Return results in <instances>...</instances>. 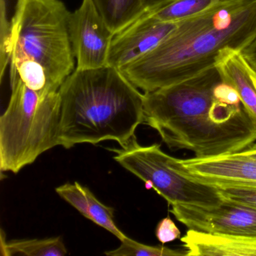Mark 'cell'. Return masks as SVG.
<instances>
[{
  "mask_svg": "<svg viewBox=\"0 0 256 256\" xmlns=\"http://www.w3.org/2000/svg\"><path fill=\"white\" fill-rule=\"evenodd\" d=\"M222 80L215 66L144 92V122L170 149L192 151L196 158L245 150L256 142V119L242 103L229 102L216 94Z\"/></svg>",
  "mask_w": 256,
  "mask_h": 256,
  "instance_id": "obj_1",
  "label": "cell"
},
{
  "mask_svg": "<svg viewBox=\"0 0 256 256\" xmlns=\"http://www.w3.org/2000/svg\"><path fill=\"white\" fill-rule=\"evenodd\" d=\"M256 41V0H232L182 20L160 46L120 71L152 92L214 68L223 52Z\"/></svg>",
  "mask_w": 256,
  "mask_h": 256,
  "instance_id": "obj_2",
  "label": "cell"
},
{
  "mask_svg": "<svg viewBox=\"0 0 256 256\" xmlns=\"http://www.w3.org/2000/svg\"><path fill=\"white\" fill-rule=\"evenodd\" d=\"M59 146L115 140L122 148L144 122V94L118 68L76 70L59 90Z\"/></svg>",
  "mask_w": 256,
  "mask_h": 256,
  "instance_id": "obj_3",
  "label": "cell"
},
{
  "mask_svg": "<svg viewBox=\"0 0 256 256\" xmlns=\"http://www.w3.org/2000/svg\"><path fill=\"white\" fill-rule=\"evenodd\" d=\"M70 13L61 0H17L2 44L10 84L20 79L40 96L59 91L76 68Z\"/></svg>",
  "mask_w": 256,
  "mask_h": 256,
  "instance_id": "obj_4",
  "label": "cell"
},
{
  "mask_svg": "<svg viewBox=\"0 0 256 256\" xmlns=\"http://www.w3.org/2000/svg\"><path fill=\"white\" fill-rule=\"evenodd\" d=\"M0 118V170L18 173L46 151L59 146V91L40 96L20 79Z\"/></svg>",
  "mask_w": 256,
  "mask_h": 256,
  "instance_id": "obj_5",
  "label": "cell"
},
{
  "mask_svg": "<svg viewBox=\"0 0 256 256\" xmlns=\"http://www.w3.org/2000/svg\"><path fill=\"white\" fill-rule=\"evenodd\" d=\"M115 161L146 182L169 205L217 206L223 198L218 188L186 170L180 158L163 152L160 145L142 146L133 137L126 146L115 150Z\"/></svg>",
  "mask_w": 256,
  "mask_h": 256,
  "instance_id": "obj_6",
  "label": "cell"
},
{
  "mask_svg": "<svg viewBox=\"0 0 256 256\" xmlns=\"http://www.w3.org/2000/svg\"><path fill=\"white\" fill-rule=\"evenodd\" d=\"M170 212L188 229L256 239V210L227 199L214 206L174 205Z\"/></svg>",
  "mask_w": 256,
  "mask_h": 256,
  "instance_id": "obj_7",
  "label": "cell"
},
{
  "mask_svg": "<svg viewBox=\"0 0 256 256\" xmlns=\"http://www.w3.org/2000/svg\"><path fill=\"white\" fill-rule=\"evenodd\" d=\"M68 29L76 70H95L108 66L114 34L92 0H83L78 10L70 13Z\"/></svg>",
  "mask_w": 256,
  "mask_h": 256,
  "instance_id": "obj_8",
  "label": "cell"
},
{
  "mask_svg": "<svg viewBox=\"0 0 256 256\" xmlns=\"http://www.w3.org/2000/svg\"><path fill=\"white\" fill-rule=\"evenodd\" d=\"M180 22H162L142 13L114 34L108 65L120 70L154 50L174 32Z\"/></svg>",
  "mask_w": 256,
  "mask_h": 256,
  "instance_id": "obj_9",
  "label": "cell"
},
{
  "mask_svg": "<svg viewBox=\"0 0 256 256\" xmlns=\"http://www.w3.org/2000/svg\"><path fill=\"white\" fill-rule=\"evenodd\" d=\"M192 174L223 182L256 185V160L242 151L208 158L180 160Z\"/></svg>",
  "mask_w": 256,
  "mask_h": 256,
  "instance_id": "obj_10",
  "label": "cell"
},
{
  "mask_svg": "<svg viewBox=\"0 0 256 256\" xmlns=\"http://www.w3.org/2000/svg\"><path fill=\"white\" fill-rule=\"evenodd\" d=\"M187 256H256V239L188 229L180 238Z\"/></svg>",
  "mask_w": 256,
  "mask_h": 256,
  "instance_id": "obj_11",
  "label": "cell"
},
{
  "mask_svg": "<svg viewBox=\"0 0 256 256\" xmlns=\"http://www.w3.org/2000/svg\"><path fill=\"white\" fill-rule=\"evenodd\" d=\"M216 66L223 82L236 90L244 108L256 119V73L247 64L242 53L226 50Z\"/></svg>",
  "mask_w": 256,
  "mask_h": 256,
  "instance_id": "obj_12",
  "label": "cell"
},
{
  "mask_svg": "<svg viewBox=\"0 0 256 256\" xmlns=\"http://www.w3.org/2000/svg\"><path fill=\"white\" fill-rule=\"evenodd\" d=\"M232 0H174L144 12L162 22H180Z\"/></svg>",
  "mask_w": 256,
  "mask_h": 256,
  "instance_id": "obj_13",
  "label": "cell"
},
{
  "mask_svg": "<svg viewBox=\"0 0 256 256\" xmlns=\"http://www.w3.org/2000/svg\"><path fill=\"white\" fill-rule=\"evenodd\" d=\"M112 32L118 34L144 12L142 0H92Z\"/></svg>",
  "mask_w": 256,
  "mask_h": 256,
  "instance_id": "obj_14",
  "label": "cell"
},
{
  "mask_svg": "<svg viewBox=\"0 0 256 256\" xmlns=\"http://www.w3.org/2000/svg\"><path fill=\"white\" fill-rule=\"evenodd\" d=\"M1 250L4 256H64L67 250L60 236L47 239L14 240L4 242L2 238Z\"/></svg>",
  "mask_w": 256,
  "mask_h": 256,
  "instance_id": "obj_15",
  "label": "cell"
},
{
  "mask_svg": "<svg viewBox=\"0 0 256 256\" xmlns=\"http://www.w3.org/2000/svg\"><path fill=\"white\" fill-rule=\"evenodd\" d=\"M192 175L203 182L216 187L222 198L256 210V185L223 182Z\"/></svg>",
  "mask_w": 256,
  "mask_h": 256,
  "instance_id": "obj_16",
  "label": "cell"
},
{
  "mask_svg": "<svg viewBox=\"0 0 256 256\" xmlns=\"http://www.w3.org/2000/svg\"><path fill=\"white\" fill-rule=\"evenodd\" d=\"M118 248L106 252L109 256H187L186 250H172L168 247L145 245L126 238L120 241Z\"/></svg>",
  "mask_w": 256,
  "mask_h": 256,
  "instance_id": "obj_17",
  "label": "cell"
},
{
  "mask_svg": "<svg viewBox=\"0 0 256 256\" xmlns=\"http://www.w3.org/2000/svg\"><path fill=\"white\" fill-rule=\"evenodd\" d=\"M88 196L89 200L90 220L113 234L120 241L128 238L115 224L114 220V210L103 204L88 188Z\"/></svg>",
  "mask_w": 256,
  "mask_h": 256,
  "instance_id": "obj_18",
  "label": "cell"
},
{
  "mask_svg": "<svg viewBox=\"0 0 256 256\" xmlns=\"http://www.w3.org/2000/svg\"><path fill=\"white\" fill-rule=\"evenodd\" d=\"M56 192L84 216L90 220L89 200L86 187L76 182L74 184H66L60 186L56 188Z\"/></svg>",
  "mask_w": 256,
  "mask_h": 256,
  "instance_id": "obj_19",
  "label": "cell"
},
{
  "mask_svg": "<svg viewBox=\"0 0 256 256\" xmlns=\"http://www.w3.org/2000/svg\"><path fill=\"white\" fill-rule=\"evenodd\" d=\"M156 236L160 242L164 244L176 239H180L181 233L173 220L168 216L157 224Z\"/></svg>",
  "mask_w": 256,
  "mask_h": 256,
  "instance_id": "obj_20",
  "label": "cell"
},
{
  "mask_svg": "<svg viewBox=\"0 0 256 256\" xmlns=\"http://www.w3.org/2000/svg\"><path fill=\"white\" fill-rule=\"evenodd\" d=\"M241 53L248 66L256 73V41Z\"/></svg>",
  "mask_w": 256,
  "mask_h": 256,
  "instance_id": "obj_21",
  "label": "cell"
},
{
  "mask_svg": "<svg viewBox=\"0 0 256 256\" xmlns=\"http://www.w3.org/2000/svg\"><path fill=\"white\" fill-rule=\"evenodd\" d=\"M142 1L145 11V10H152L156 7L172 2L174 0H142Z\"/></svg>",
  "mask_w": 256,
  "mask_h": 256,
  "instance_id": "obj_22",
  "label": "cell"
},
{
  "mask_svg": "<svg viewBox=\"0 0 256 256\" xmlns=\"http://www.w3.org/2000/svg\"><path fill=\"white\" fill-rule=\"evenodd\" d=\"M242 152L246 154V155L248 156L250 158H254V160H256V143L254 142V144L251 145V146H248L247 149H246L245 150H242Z\"/></svg>",
  "mask_w": 256,
  "mask_h": 256,
  "instance_id": "obj_23",
  "label": "cell"
}]
</instances>
